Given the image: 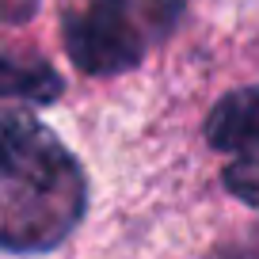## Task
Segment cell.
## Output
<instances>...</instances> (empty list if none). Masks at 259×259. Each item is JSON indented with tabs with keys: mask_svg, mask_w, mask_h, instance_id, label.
Segmentation results:
<instances>
[{
	"mask_svg": "<svg viewBox=\"0 0 259 259\" xmlns=\"http://www.w3.org/2000/svg\"><path fill=\"white\" fill-rule=\"evenodd\" d=\"M84 176L46 126L0 111V248L46 251L76 229Z\"/></svg>",
	"mask_w": 259,
	"mask_h": 259,
	"instance_id": "cell-1",
	"label": "cell"
},
{
	"mask_svg": "<svg viewBox=\"0 0 259 259\" xmlns=\"http://www.w3.org/2000/svg\"><path fill=\"white\" fill-rule=\"evenodd\" d=\"M176 0H88L65 23L69 57L92 76L126 73L171 23Z\"/></svg>",
	"mask_w": 259,
	"mask_h": 259,
	"instance_id": "cell-2",
	"label": "cell"
},
{
	"mask_svg": "<svg viewBox=\"0 0 259 259\" xmlns=\"http://www.w3.org/2000/svg\"><path fill=\"white\" fill-rule=\"evenodd\" d=\"M206 138L221 153L259 156V88H236L206 118Z\"/></svg>",
	"mask_w": 259,
	"mask_h": 259,
	"instance_id": "cell-3",
	"label": "cell"
},
{
	"mask_svg": "<svg viewBox=\"0 0 259 259\" xmlns=\"http://www.w3.org/2000/svg\"><path fill=\"white\" fill-rule=\"evenodd\" d=\"M57 92H61V80L50 65L16 61V57L0 54V99L19 96V99H31V103H50Z\"/></svg>",
	"mask_w": 259,
	"mask_h": 259,
	"instance_id": "cell-4",
	"label": "cell"
},
{
	"mask_svg": "<svg viewBox=\"0 0 259 259\" xmlns=\"http://www.w3.org/2000/svg\"><path fill=\"white\" fill-rule=\"evenodd\" d=\"M225 183H229L233 194H240V198H248V202L259 206V164L255 160L244 156L240 164H233V168L225 171Z\"/></svg>",
	"mask_w": 259,
	"mask_h": 259,
	"instance_id": "cell-5",
	"label": "cell"
}]
</instances>
